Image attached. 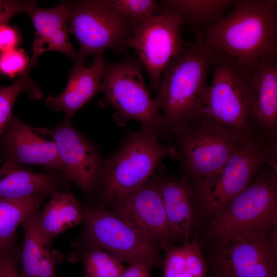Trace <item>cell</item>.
Masks as SVG:
<instances>
[{
    "mask_svg": "<svg viewBox=\"0 0 277 277\" xmlns=\"http://www.w3.org/2000/svg\"><path fill=\"white\" fill-rule=\"evenodd\" d=\"M233 6L199 33L209 48L225 52L250 69L277 48V1H235Z\"/></svg>",
    "mask_w": 277,
    "mask_h": 277,
    "instance_id": "cell-1",
    "label": "cell"
},
{
    "mask_svg": "<svg viewBox=\"0 0 277 277\" xmlns=\"http://www.w3.org/2000/svg\"><path fill=\"white\" fill-rule=\"evenodd\" d=\"M212 49L198 33L164 68L154 98L172 134L201 114Z\"/></svg>",
    "mask_w": 277,
    "mask_h": 277,
    "instance_id": "cell-2",
    "label": "cell"
},
{
    "mask_svg": "<svg viewBox=\"0 0 277 277\" xmlns=\"http://www.w3.org/2000/svg\"><path fill=\"white\" fill-rule=\"evenodd\" d=\"M211 68L212 78L203 96L201 114L240 139L256 134L252 123L250 69L216 49H212Z\"/></svg>",
    "mask_w": 277,
    "mask_h": 277,
    "instance_id": "cell-3",
    "label": "cell"
},
{
    "mask_svg": "<svg viewBox=\"0 0 277 277\" xmlns=\"http://www.w3.org/2000/svg\"><path fill=\"white\" fill-rule=\"evenodd\" d=\"M160 140L156 134L141 127L129 134L113 155L104 159L97 188L104 202L112 203L140 187L163 159H176L174 146Z\"/></svg>",
    "mask_w": 277,
    "mask_h": 277,
    "instance_id": "cell-4",
    "label": "cell"
},
{
    "mask_svg": "<svg viewBox=\"0 0 277 277\" xmlns=\"http://www.w3.org/2000/svg\"><path fill=\"white\" fill-rule=\"evenodd\" d=\"M183 176L193 186L215 176L241 144V139L203 114L172 134Z\"/></svg>",
    "mask_w": 277,
    "mask_h": 277,
    "instance_id": "cell-5",
    "label": "cell"
},
{
    "mask_svg": "<svg viewBox=\"0 0 277 277\" xmlns=\"http://www.w3.org/2000/svg\"><path fill=\"white\" fill-rule=\"evenodd\" d=\"M85 227L82 235L72 243L73 260L81 253L100 249L129 264L143 263L161 266L160 246L151 241L113 211L83 207Z\"/></svg>",
    "mask_w": 277,
    "mask_h": 277,
    "instance_id": "cell-6",
    "label": "cell"
},
{
    "mask_svg": "<svg viewBox=\"0 0 277 277\" xmlns=\"http://www.w3.org/2000/svg\"><path fill=\"white\" fill-rule=\"evenodd\" d=\"M142 67L137 60L129 55L116 63L105 59L100 91L119 118L136 120L160 140L172 141L164 117L145 83Z\"/></svg>",
    "mask_w": 277,
    "mask_h": 277,
    "instance_id": "cell-7",
    "label": "cell"
},
{
    "mask_svg": "<svg viewBox=\"0 0 277 277\" xmlns=\"http://www.w3.org/2000/svg\"><path fill=\"white\" fill-rule=\"evenodd\" d=\"M277 168V145L258 135L241 138L239 147L213 177L193 186L198 205L211 218L251 183L261 167Z\"/></svg>",
    "mask_w": 277,
    "mask_h": 277,
    "instance_id": "cell-8",
    "label": "cell"
},
{
    "mask_svg": "<svg viewBox=\"0 0 277 277\" xmlns=\"http://www.w3.org/2000/svg\"><path fill=\"white\" fill-rule=\"evenodd\" d=\"M276 171L264 164L249 185L211 218L208 235L218 247L259 225L277 223Z\"/></svg>",
    "mask_w": 277,
    "mask_h": 277,
    "instance_id": "cell-9",
    "label": "cell"
},
{
    "mask_svg": "<svg viewBox=\"0 0 277 277\" xmlns=\"http://www.w3.org/2000/svg\"><path fill=\"white\" fill-rule=\"evenodd\" d=\"M68 13V32L77 40L78 62L94 60L107 49L121 51L135 28L108 0L64 1Z\"/></svg>",
    "mask_w": 277,
    "mask_h": 277,
    "instance_id": "cell-10",
    "label": "cell"
},
{
    "mask_svg": "<svg viewBox=\"0 0 277 277\" xmlns=\"http://www.w3.org/2000/svg\"><path fill=\"white\" fill-rule=\"evenodd\" d=\"M276 225L262 224L219 247L213 261L217 277H277Z\"/></svg>",
    "mask_w": 277,
    "mask_h": 277,
    "instance_id": "cell-11",
    "label": "cell"
},
{
    "mask_svg": "<svg viewBox=\"0 0 277 277\" xmlns=\"http://www.w3.org/2000/svg\"><path fill=\"white\" fill-rule=\"evenodd\" d=\"M182 24L177 14L162 7L159 13L136 26L126 43V48H132L137 55L155 92L164 68L185 44L181 33Z\"/></svg>",
    "mask_w": 277,
    "mask_h": 277,
    "instance_id": "cell-12",
    "label": "cell"
},
{
    "mask_svg": "<svg viewBox=\"0 0 277 277\" xmlns=\"http://www.w3.org/2000/svg\"><path fill=\"white\" fill-rule=\"evenodd\" d=\"M112 202L114 212L151 241L172 244L181 238L169 222L153 176Z\"/></svg>",
    "mask_w": 277,
    "mask_h": 277,
    "instance_id": "cell-13",
    "label": "cell"
},
{
    "mask_svg": "<svg viewBox=\"0 0 277 277\" xmlns=\"http://www.w3.org/2000/svg\"><path fill=\"white\" fill-rule=\"evenodd\" d=\"M64 118L50 129L63 167V174L86 194L96 190L104 159L96 147Z\"/></svg>",
    "mask_w": 277,
    "mask_h": 277,
    "instance_id": "cell-14",
    "label": "cell"
},
{
    "mask_svg": "<svg viewBox=\"0 0 277 277\" xmlns=\"http://www.w3.org/2000/svg\"><path fill=\"white\" fill-rule=\"evenodd\" d=\"M49 134V129L32 127L13 114L0 139L4 162L41 165L63 174L56 144L52 137H47Z\"/></svg>",
    "mask_w": 277,
    "mask_h": 277,
    "instance_id": "cell-15",
    "label": "cell"
},
{
    "mask_svg": "<svg viewBox=\"0 0 277 277\" xmlns=\"http://www.w3.org/2000/svg\"><path fill=\"white\" fill-rule=\"evenodd\" d=\"M250 70L253 129L267 143L277 145V48L265 54Z\"/></svg>",
    "mask_w": 277,
    "mask_h": 277,
    "instance_id": "cell-16",
    "label": "cell"
},
{
    "mask_svg": "<svg viewBox=\"0 0 277 277\" xmlns=\"http://www.w3.org/2000/svg\"><path fill=\"white\" fill-rule=\"evenodd\" d=\"M28 14L35 30L32 56L28 66L32 68L39 57L47 51L62 52L76 64L78 54L72 46L69 37L68 13L63 1L50 8L36 7Z\"/></svg>",
    "mask_w": 277,
    "mask_h": 277,
    "instance_id": "cell-17",
    "label": "cell"
},
{
    "mask_svg": "<svg viewBox=\"0 0 277 277\" xmlns=\"http://www.w3.org/2000/svg\"><path fill=\"white\" fill-rule=\"evenodd\" d=\"M68 181L62 173L37 172L4 162L0 167V199L14 201L64 191Z\"/></svg>",
    "mask_w": 277,
    "mask_h": 277,
    "instance_id": "cell-18",
    "label": "cell"
},
{
    "mask_svg": "<svg viewBox=\"0 0 277 277\" xmlns=\"http://www.w3.org/2000/svg\"><path fill=\"white\" fill-rule=\"evenodd\" d=\"M153 176L169 222L184 243L189 242L196 222L198 205L192 185L183 175L176 179Z\"/></svg>",
    "mask_w": 277,
    "mask_h": 277,
    "instance_id": "cell-19",
    "label": "cell"
},
{
    "mask_svg": "<svg viewBox=\"0 0 277 277\" xmlns=\"http://www.w3.org/2000/svg\"><path fill=\"white\" fill-rule=\"evenodd\" d=\"M104 60L103 56L94 60L90 67L75 64L65 89L57 95L46 97L47 107L64 111V118L72 120L73 115L100 91Z\"/></svg>",
    "mask_w": 277,
    "mask_h": 277,
    "instance_id": "cell-20",
    "label": "cell"
},
{
    "mask_svg": "<svg viewBox=\"0 0 277 277\" xmlns=\"http://www.w3.org/2000/svg\"><path fill=\"white\" fill-rule=\"evenodd\" d=\"M39 208L30 214L21 224L24 243L20 251V277H56L55 267L63 259L57 250L45 245L39 235L37 220Z\"/></svg>",
    "mask_w": 277,
    "mask_h": 277,
    "instance_id": "cell-21",
    "label": "cell"
},
{
    "mask_svg": "<svg viewBox=\"0 0 277 277\" xmlns=\"http://www.w3.org/2000/svg\"><path fill=\"white\" fill-rule=\"evenodd\" d=\"M83 219V207L71 193L63 191L52 194L38 217L37 227L43 243L50 246L59 234Z\"/></svg>",
    "mask_w": 277,
    "mask_h": 277,
    "instance_id": "cell-22",
    "label": "cell"
},
{
    "mask_svg": "<svg viewBox=\"0 0 277 277\" xmlns=\"http://www.w3.org/2000/svg\"><path fill=\"white\" fill-rule=\"evenodd\" d=\"M161 248L165 251L163 277H207V266L195 240Z\"/></svg>",
    "mask_w": 277,
    "mask_h": 277,
    "instance_id": "cell-23",
    "label": "cell"
},
{
    "mask_svg": "<svg viewBox=\"0 0 277 277\" xmlns=\"http://www.w3.org/2000/svg\"><path fill=\"white\" fill-rule=\"evenodd\" d=\"M235 2L233 0H165L160 4L162 8L177 14L183 24L205 28L225 15Z\"/></svg>",
    "mask_w": 277,
    "mask_h": 277,
    "instance_id": "cell-24",
    "label": "cell"
},
{
    "mask_svg": "<svg viewBox=\"0 0 277 277\" xmlns=\"http://www.w3.org/2000/svg\"><path fill=\"white\" fill-rule=\"evenodd\" d=\"M47 196L40 195L14 201L0 199V249L17 244L15 235L18 226L39 208Z\"/></svg>",
    "mask_w": 277,
    "mask_h": 277,
    "instance_id": "cell-25",
    "label": "cell"
},
{
    "mask_svg": "<svg viewBox=\"0 0 277 277\" xmlns=\"http://www.w3.org/2000/svg\"><path fill=\"white\" fill-rule=\"evenodd\" d=\"M31 69L27 65L13 84L5 87L0 86V139L10 121L12 108L19 95L26 92L33 99H39L42 96L41 89L30 75Z\"/></svg>",
    "mask_w": 277,
    "mask_h": 277,
    "instance_id": "cell-26",
    "label": "cell"
},
{
    "mask_svg": "<svg viewBox=\"0 0 277 277\" xmlns=\"http://www.w3.org/2000/svg\"><path fill=\"white\" fill-rule=\"evenodd\" d=\"M81 260L84 267L83 277H120L125 268L116 257L100 249L84 251L72 262Z\"/></svg>",
    "mask_w": 277,
    "mask_h": 277,
    "instance_id": "cell-27",
    "label": "cell"
},
{
    "mask_svg": "<svg viewBox=\"0 0 277 277\" xmlns=\"http://www.w3.org/2000/svg\"><path fill=\"white\" fill-rule=\"evenodd\" d=\"M135 27L159 13L160 2L154 0H108Z\"/></svg>",
    "mask_w": 277,
    "mask_h": 277,
    "instance_id": "cell-28",
    "label": "cell"
},
{
    "mask_svg": "<svg viewBox=\"0 0 277 277\" xmlns=\"http://www.w3.org/2000/svg\"><path fill=\"white\" fill-rule=\"evenodd\" d=\"M29 63L28 56L22 49H13L0 53V72L10 77L22 72Z\"/></svg>",
    "mask_w": 277,
    "mask_h": 277,
    "instance_id": "cell-29",
    "label": "cell"
},
{
    "mask_svg": "<svg viewBox=\"0 0 277 277\" xmlns=\"http://www.w3.org/2000/svg\"><path fill=\"white\" fill-rule=\"evenodd\" d=\"M36 4L35 1L0 0V26L7 25L10 19L19 13L28 14Z\"/></svg>",
    "mask_w": 277,
    "mask_h": 277,
    "instance_id": "cell-30",
    "label": "cell"
},
{
    "mask_svg": "<svg viewBox=\"0 0 277 277\" xmlns=\"http://www.w3.org/2000/svg\"><path fill=\"white\" fill-rule=\"evenodd\" d=\"M20 251L17 244L0 249V277H20L18 270Z\"/></svg>",
    "mask_w": 277,
    "mask_h": 277,
    "instance_id": "cell-31",
    "label": "cell"
},
{
    "mask_svg": "<svg viewBox=\"0 0 277 277\" xmlns=\"http://www.w3.org/2000/svg\"><path fill=\"white\" fill-rule=\"evenodd\" d=\"M18 39V35L14 28L7 25L0 26L1 52L15 49Z\"/></svg>",
    "mask_w": 277,
    "mask_h": 277,
    "instance_id": "cell-32",
    "label": "cell"
},
{
    "mask_svg": "<svg viewBox=\"0 0 277 277\" xmlns=\"http://www.w3.org/2000/svg\"><path fill=\"white\" fill-rule=\"evenodd\" d=\"M152 268V266L143 263H132L125 268L120 277H151Z\"/></svg>",
    "mask_w": 277,
    "mask_h": 277,
    "instance_id": "cell-33",
    "label": "cell"
},
{
    "mask_svg": "<svg viewBox=\"0 0 277 277\" xmlns=\"http://www.w3.org/2000/svg\"></svg>",
    "mask_w": 277,
    "mask_h": 277,
    "instance_id": "cell-34",
    "label": "cell"
}]
</instances>
